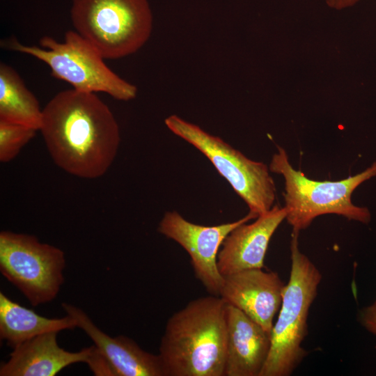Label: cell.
Returning <instances> with one entry per match:
<instances>
[{"label":"cell","mask_w":376,"mask_h":376,"mask_svg":"<svg viewBox=\"0 0 376 376\" xmlns=\"http://www.w3.org/2000/svg\"><path fill=\"white\" fill-rule=\"evenodd\" d=\"M39 131L54 162L85 179L106 173L120 141L118 125L108 106L95 93L73 88L48 102Z\"/></svg>","instance_id":"cell-1"},{"label":"cell","mask_w":376,"mask_h":376,"mask_svg":"<svg viewBox=\"0 0 376 376\" xmlns=\"http://www.w3.org/2000/svg\"><path fill=\"white\" fill-rule=\"evenodd\" d=\"M226 307L223 299L210 295L169 318L159 353L166 376H224Z\"/></svg>","instance_id":"cell-2"},{"label":"cell","mask_w":376,"mask_h":376,"mask_svg":"<svg viewBox=\"0 0 376 376\" xmlns=\"http://www.w3.org/2000/svg\"><path fill=\"white\" fill-rule=\"evenodd\" d=\"M269 164L271 172L281 175L285 182V219L299 234L318 217L334 214L348 220L368 224L371 213L366 207L352 202L353 191L364 182L376 176V162L364 171L337 181L314 180L293 168L284 148L277 146Z\"/></svg>","instance_id":"cell-3"},{"label":"cell","mask_w":376,"mask_h":376,"mask_svg":"<svg viewBox=\"0 0 376 376\" xmlns=\"http://www.w3.org/2000/svg\"><path fill=\"white\" fill-rule=\"evenodd\" d=\"M298 236L292 235L290 279L272 329L269 354L260 376H290L307 356L302 343L307 335L309 309L317 297L322 274L300 251Z\"/></svg>","instance_id":"cell-4"},{"label":"cell","mask_w":376,"mask_h":376,"mask_svg":"<svg viewBox=\"0 0 376 376\" xmlns=\"http://www.w3.org/2000/svg\"><path fill=\"white\" fill-rule=\"evenodd\" d=\"M70 17L75 31L104 59L136 52L152 28L148 0H72Z\"/></svg>","instance_id":"cell-5"},{"label":"cell","mask_w":376,"mask_h":376,"mask_svg":"<svg viewBox=\"0 0 376 376\" xmlns=\"http://www.w3.org/2000/svg\"><path fill=\"white\" fill-rule=\"evenodd\" d=\"M4 47L44 62L54 77L69 83L77 91L103 92L123 101L134 99L136 86L113 72L100 54L77 31H68L61 42L50 36L40 40V47L28 46L13 38Z\"/></svg>","instance_id":"cell-6"},{"label":"cell","mask_w":376,"mask_h":376,"mask_svg":"<svg viewBox=\"0 0 376 376\" xmlns=\"http://www.w3.org/2000/svg\"><path fill=\"white\" fill-rule=\"evenodd\" d=\"M167 127L200 150L219 173L245 201L249 213L256 218L269 211L276 199V187L269 168L253 161L219 137L172 115L165 119Z\"/></svg>","instance_id":"cell-7"},{"label":"cell","mask_w":376,"mask_h":376,"mask_svg":"<svg viewBox=\"0 0 376 376\" xmlns=\"http://www.w3.org/2000/svg\"><path fill=\"white\" fill-rule=\"evenodd\" d=\"M65 253L34 235L0 233V271L33 306L54 300L63 283Z\"/></svg>","instance_id":"cell-8"},{"label":"cell","mask_w":376,"mask_h":376,"mask_svg":"<svg viewBox=\"0 0 376 376\" xmlns=\"http://www.w3.org/2000/svg\"><path fill=\"white\" fill-rule=\"evenodd\" d=\"M253 219L256 217L249 212L234 222L206 226L191 223L175 211L167 212L159 224L158 231L185 249L196 277L210 295L219 296L224 282L217 265L219 248L234 228Z\"/></svg>","instance_id":"cell-9"},{"label":"cell","mask_w":376,"mask_h":376,"mask_svg":"<svg viewBox=\"0 0 376 376\" xmlns=\"http://www.w3.org/2000/svg\"><path fill=\"white\" fill-rule=\"evenodd\" d=\"M285 286L276 272L249 269L224 276L219 297L271 333Z\"/></svg>","instance_id":"cell-10"},{"label":"cell","mask_w":376,"mask_h":376,"mask_svg":"<svg viewBox=\"0 0 376 376\" xmlns=\"http://www.w3.org/2000/svg\"><path fill=\"white\" fill-rule=\"evenodd\" d=\"M285 208L274 205L251 224L244 223L225 238L217 256V265L223 276L239 271L264 267L269 242L286 218Z\"/></svg>","instance_id":"cell-11"},{"label":"cell","mask_w":376,"mask_h":376,"mask_svg":"<svg viewBox=\"0 0 376 376\" xmlns=\"http://www.w3.org/2000/svg\"><path fill=\"white\" fill-rule=\"evenodd\" d=\"M224 376H260L271 348V333L226 304Z\"/></svg>","instance_id":"cell-12"},{"label":"cell","mask_w":376,"mask_h":376,"mask_svg":"<svg viewBox=\"0 0 376 376\" xmlns=\"http://www.w3.org/2000/svg\"><path fill=\"white\" fill-rule=\"evenodd\" d=\"M61 306L108 359L116 376H166L159 354L143 350L135 341L123 335L111 337L77 306L68 303H62Z\"/></svg>","instance_id":"cell-13"},{"label":"cell","mask_w":376,"mask_h":376,"mask_svg":"<svg viewBox=\"0 0 376 376\" xmlns=\"http://www.w3.org/2000/svg\"><path fill=\"white\" fill-rule=\"evenodd\" d=\"M58 332L36 336L13 349L0 366V376H54L67 366L87 362L91 346L69 352L57 343Z\"/></svg>","instance_id":"cell-14"},{"label":"cell","mask_w":376,"mask_h":376,"mask_svg":"<svg viewBox=\"0 0 376 376\" xmlns=\"http://www.w3.org/2000/svg\"><path fill=\"white\" fill-rule=\"evenodd\" d=\"M76 327L77 321L68 314L61 318L41 316L0 292V338L13 349L39 335Z\"/></svg>","instance_id":"cell-15"},{"label":"cell","mask_w":376,"mask_h":376,"mask_svg":"<svg viewBox=\"0 0 376 376\" xmlns=\"http://www.w3.org/2000/svg\"><path fill=\"white\" fill-rule=\"evenodd\" d=\"M42 109L18 73L4 63L0 64V120L40 130Z\"/></svg>","instance_id":"cell-16"},{"label":"cell","mask_w":376,"mask_h":376,"mask_svg":"<svg viewBox=\"0 0 376 376\" xmlns=\"http://www.w3.org/2000/svg\"><path fill=\"white\" fill-rule=\"evenodd\" d=\"M37 131L26 125L0 120V161L6 163L13 159Z\"/></svg>","instance_id":"cell-17"},{"label":"cell","mask_w":376,"mask_h":376,"mask_svg":"<svg viewBox=\"0 0 376 376\" xmlns=\"http://www.w3.org/2000/svg\"><path fill=\"white\" fill-rule=\"evenodd\" d=\"M86 363L95 375L116 376L108 359L95 345H91V351Z\"/></svg>","instance_id":"cell-18"},{"label":"cell","mask_w":376,"mask_h":376,"mask_svg":"<svg viewBox=\"0 0 376 376\" xmlns=\"http://www.w3.org/2000/svg\"><path fill=\"white\" fill-rule=\"evenodd\" d=\"M358 320L363 328L376 336V299L360 310Z\"/></svg>","instance_id":"cell-19"},{"label":"cell","mask_w":376,"mask_h":376,"mask_svg":"<svg viewBox=\"0 0 376 376\" xmlns=\"http://www.w3.org/2000/svg\"><path fill=\"white\" fill-rule=\"evenodd\" d=\"M360 0H327L329 6L340 9L354 5Z\"/></svg>","instance_id":"cell-20"}]
</instances>
